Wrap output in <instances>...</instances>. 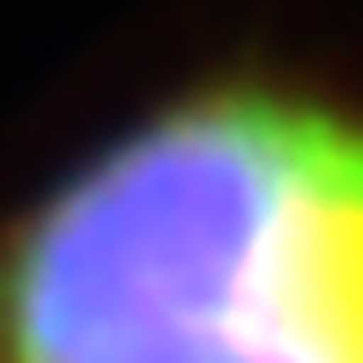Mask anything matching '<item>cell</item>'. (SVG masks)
<instances>
[{"mask_svg":"<svg viewBox=\"0 0 363 363\" xmlns=\"http://www.w3.org/2000/svg\"><path fill=\"white\" fill-rule=\"evenodd\" d=\"M0 363H363V111L223 74L0 208Z\"/></svg>","mask_w":363,"mask_h":363,"instance_id":"6da1fadb","label":"cell"}]
</instances>
